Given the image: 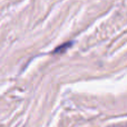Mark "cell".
Returning <instances> with one entry per match:
<instances>
[{"instance_id": "1", "label": "cell", "mask_w": 127, "mask_h": 127, "mask_svg": "<svg viewBox=\"0 0 127 127\" xmlns=\"http://www.w3.org/2000/svg\"><path fill=\"white\" fill-rule=\"evenodd\" d=\"M71 44L72 42H66V44H64L63 46H59V47H57V48L54 50V54H59V53H64V51L66 50V49L68 48V47H70L71 46Z\"/></svg>"}]
</instances>
